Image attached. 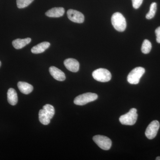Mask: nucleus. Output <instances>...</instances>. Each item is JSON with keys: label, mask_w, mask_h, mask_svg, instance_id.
<instances>
[{"label": "nucleus", "mask_w": 160, "mask_h": 160, "mask_svg": "<svg viewBox=\"0 0 160 160\" xmlns=\"http://www.w3.org/2000/svg\"><path fill=\"white\" fill-rule=\"evenodd\" d=\"M111 22L116 30L119 32L125 31L126 28V22L122 13L119 12L114 13L112 17Z\"/></svg>", "instance_id": "f257e3e1"}, {"label": "nucleus", "mask_w": 160, "mask_h": 160, "mask_svg": "<svg viewBox=\"0 0 160 160\" xmlns=\"http://www.w3.org/2000/svg\"><path fill=\"white\" fill-rule=\"evenodd\" d=\"M137 110L135 108H132L126 114L121 116L119 121L121 124L127 126H132L135 124L137 120L138 115Z\"/></svg>", "instance_id": "f03ea898"}, {"label": "nucleus", "mask_w": 160, "mask_h": 160, "mask_svg": "<svg viewBox=\"0 0 160 160\" xmlns=\"http://www.w3.org/2000/svg\"><path fill=\"white\" fill-rule=\"evenodd\" d=\"M145 72V69L143 67H136L129 72L127 77V81L131 84H138L140 79Z\"/></svg>", "instance_id": "7ed1b4c3"}, {"label": "nucleus", "mask_w": 160, "mask_h": 160, "mask_svg": "<svg viewBox=\"0 0 160 160\" xmlns=\"http://www.w3.org/2000/svg\"><path fill=\"white\" fill-rule=\"evenodd\" d=\"M98 95L92 92H87L80 95L74 99V103L78 106H83L97 99Z\"/></svg>", "instance_id": "20e7f679"}, {"label": "nucleus", "mask_w": 160, "mask_h": 160, "mask_svg": "<svg viewBox=\"0 0 160 160\" xmlns=\"http://www.w3.org/2000/svg\"><path fill=\"white\" fill-rule=\"evenodd\" d=\"M92 76L95 80L102 82H109L111 79V74L110 72L103 68H100L94 70L92 72Z\"/></svg>", "instance_id": "39448f33"}, {"label": "nucleus", "mask_w": 160, "mask_h": 160, "mask_svg": "<svg viewBox=\"0 0 160 160\" xmlns=\"http://www.w3.org/2000/svg\"><path fill=\"white\" fill-rule=\"evenodd\" d=\"M93 140L96 144L103 150H108L111 148V140L107 137L98 135L93 137Z\"/></svg>", "instance_id": "423d86ee"}, {"label": "nucleus", "mask_w": 160, "mask_h": 160, "mask_svg": "<svg viewBox=\"0 0 160 160\" xmlns=\"http://www.w3.org/2000/svg\"><path fill=\"white\" fill-rule=\"evenodd\" d=\"M160 128V123L158 121L154 120L149 124L146 129L145 134L146 137L149 139L154 138L157 134Z\"/></svg>", "instance_id": "0eeeda50"}, {"label": "nucleus", "mask_w": 160, "mask_h": 160, "mask_svg": "<svg viewBox=\"0 0 160 160\" xmlns=\"http://www.w3.org/2000/svg\"><path fill=\"white\" fill-rule=\"evenodd\" d=\"M67 16L69 20L75 23H82L84 22L85 17L84 15L74 9H69L67 12Z\"/></svg>", "instance_id": "6e6552de"}, {"label": "nucleus", "mask_w": 160, "mask_h": 160, "mask_svg": "<svg viewBox=\"0 0 160 160\" xmlns=\"http://www.w3.org/2000/svg\"><path fill=\"white\" fill-rule=\"evenodd\" d=\"M64 64L66 69L72 72H77L79 69V63L75 59H67L64 61Z\"/></svg>", "instance_id": "1a4fd4ad"}, {"label": "nucleus", "mask_w": 160, "mask_h": 160, "mask_svg": "<svg viewBox=\"0 0 160 160\" xmlns=\"http://www.w3.org/2000/svg\"><path fill=\"white\" fill-rule=\"evenodd\" d=\"M49 71L52 76L57 81H64L66 79V76L64 72L55 66H51Z\"/></svg>", "instance_id": "9d476101"}, {"label": "nucleus", "mask_w": 160, "mask_h": 160, "mask_svg": "<svg viewBox=\"0 0 160 160\" xmlns=\"http://www.w3.org/2000/svg\"><path fill=\"white\" fill-rule=\"evenodd\" d=\"M65 13V9L62 7H55L46 12L47 16L50 18H59L62 16Z\"/></svg>", "instance_id": "9b49d317"}, {"label": "nucleus", "mask_w": 160, "mask_h": 160, "mask_svg": "<svg viewBox=\"0 0 160 160\" xmlns=\"http://www.w3.org/2000/svg\"><path fill=\"white\" fill-rule=\"evenodd\" d=\"M50 46V43L46 42H43L33 46L31 49V52L34 54L42 53L46 51Z\"/></svg>", "instance_id": "f8f14e48"}, {"label": "nucleus", "mask_w": 160, "mask_h": 160, "mask_svg": "<svg viewBox=\"0 0 160 160\" xmlns=\"http://www.w3.org/2000/svg\"><path fill=\"white\" fill-rule=\"evenodd\" d=\"M30 38H26L25 39H17L13 40L12 45L15 49H22L31 42Z\"/></svg>", "instance_id": "ddd939ff"}, {"label": "nucleus", "mask_w": 160, "mask_h": 160, "mask_svg": "<svg viewBox=\"0 0 160 160\" xmlns=\"http://www.w3.org/2000/svg\"><path fill=\"white\" fill-rule=\"evenodd\" d=\"M18 88L21 92L25 94H28L33 90V86L26 82H19L18 83Z\"/></svg>", "instance_id": "4468645a"}, {"label": "nucleus", "mask_w": 160, "mask_h": 160, "mask_svg": "<svg viewBox=\"0 0 160 160\" xmlns=\"http://www.w3.org/2000/svg\"><path fill=\"white\" fill-rule=\"evenodd\" d=\"M7 100L12 106H15L18 103V98L16 91L13 88H10L7 92Z\"/></svg>", "instance_id": "2eb2a0df"}, {"label": "nucleus", "mask_w": 160, "mask_h": 160, "mask_svg": "<svg viewBox=\"0 0 160 160\" xmlns=\"http://www.w3.org/2000/svg\"><path fill=\"white\" fill-rule=\"evenodd\" d=\"M39 120L40 122L44 125H48L50 122V119L43 109L39 112Z\"/></svg>", "instance_id": "dca6fc26"}, {"label": "nucleus", "mask_w": 160, "mask_h": 160, "mask_svg": "<svg viewBox=\"0 0 160 160\" xmlns=\"http://www.w3.org/2000/svg\"><path fill=\"white\" fill-rule=\"evenodd\" d=\"M43 109L51 120L55 114V109L53 106L49 104H46L43 106Z\"/></svg>", "instance_id": "f3484780"}, {"label": "nucleus", "mask_w": 160, "mask_h": 160, "mask_svg": "<svg viewBox=\"0 0 160 160\" xmlns=\"http://www.w3.org/2000/svg\"><path fill=\"white\" fill-rule=\"evenodd\" d=\"M152 49L151 43L149 41V40L146 39L144 40V42L142 45L141 50L142 52L144 54H148L150 51Z\"/></svg>", "instance_id": "a211bd4d"}, {"label": "nucleus", "mask_w": 160, "mask_h": 160, "mask_svg": "<svg viewBox=\"0 0 160 160\" xmlns=\"http://www.w3.org/2000/svg\"><path fill=\"white\" fill-rule=\"evenodd\" d=\"M157 3L153 2L150 5L149 12L146 14V18L147 19H151L155 16L157 10Z\"/></svg>", "instance_id": "6ab92c4d"}, {"label": "nucleus", "mask_w": 160, "mask_h": 160, "mask_svg": "<svg viewBox=\"0 0 160 160\" xmlns=\"http://www.w3.org/2000/svg\"><path fill=\"white\" fill-rule=\"evenodd\" d=\"M34 0H17V5L19 9H23L29 6Z\"/></svg>", "instance_id": "aec40b11"}, {"label": "nucleus", "mask_w": 160, "mask_h": 160, "mask_svg": "<svg viewBox=\"0 0 160 160\" xmlns=\"http://www.w3.org/2000/svg\"><path fill=\"white\" fill-rule=\"evenodd\" d=\"M143 1V0H132L133 8L135 9H138L142 5Z\"/></svg>", "instance_id": "412c9836"}, {"label": "nucleus", "mask_w": 160, "mask_h": 160, "mask_svg": "<svg viewBox=\"0 0 160 160\" xmlns=\"http://www.w3.org/2000/svg\"><path fill=\"white\" fill-rule=\"evenodd\" d=\"M155 32L156 35L157 42L158 43H160V26L157 28Z\"/></svg>", "instance_id": "4be33fe9"}, {"label": "nucleus", "mask_w": 160, "mask_h": 160, "mask_svg": "<svg viewBox=\"0 0 160 160\" xmlns=\"http://www.w3.org/2000/svg\"><path fill=\"white\" fill-rule=\"evenodd\" d=\"M156 160H160V157H158L156 158Z\"/></svg>", "instance_id": "5701e85b"}, {"label": "nucleus", "mask_w": 160, "mask_h": 160, "mask_svg": "<svg viewBox=\"0 0 160 160\" xmlns=\"http://www.w3.org/2000/svg\"><path fill=\"white\" fill-rule=\"evenodd\" d=\"M1 65H2V63H1V61H0V67H1Z\"/></svg>", "instance_id": "b1692460"}]
</instances>
